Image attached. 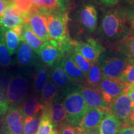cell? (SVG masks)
Wrapping results in <instances>:
<instances>
[{
  "instance_id": "1",
  "label": "cell",
  "mask_w": 134,
  "mask_h": 134,
  "mask_svg": "<svg viewBox=\"0 0 134 134\" xmlns=\"http://www.w3.org/2000/svg\"><path fill=\"white\" fill-rule=\"evenodd\" d=\"M124 9H111L102 18L100 30L105 39L118 42L129 36V25Z\"/></svg>"
},
{
  "instance_id": "2",
  "label": "cell",
  "mask_w": 134,
  "mask_h": 134,
  "mask_svg": "<svg viewBox=\"0 0 134 134\" xmlns=\"http://www.w3.org/2000/svg\"><path fill=\"white\" fill-rule=\"evenodd\" d=\"M63 104L66 113L67 124L78 127L89 109L81 95L80 86L65 94Z\"/></svg>"
},
{
  "instance_id": "3",
  "label": "cell",
  "mask_w": 134,
  "mask_h": 134,
  "mask_svg": "<svg viewBox=\"0 0 134 134\" xmlns=\"http://www.w3.org/2000/svg\"><path fill=\"white\" fill-rule=\"evenodd\" d=\"M74 48V41L71 38L62 41L49 39L41 45L39 57L47 67H52Z\"/></svg>"
},
{
  "instance_id": "4",
  "label": "cell",
  "mask_w": 134,
  "mask_h": 134,
  "mask_svg": "<svg viewBox=\"0 0 134 134\" xmlns=\"http://www.w3.org/2000/svg\"><path fill=\"white\" fill-rule=\"evenodd\" d=\"M30 81L27 71L11 75L8 86L9 107L20 106L28 96Z\"/></svg>"
},
{
  "instance_id": "5",
  "label": "cell",
  "mask_w": 134,
  "mask_h": 134,
  "mask_svg": "<svg viewBox=\"0 0 134 134\" xmlns=\"http://www.w3.org/2000/svg\"><path fill=\"white\" fill-rule=\"evenodd\" d=\"M44 13L50 38L57 41L71 38L68 29V13L60 10L44 11Z\"/></svg>"
},
{
  "instance_id": "6",
  "label": "cell",
  "mask_w": 134,
  "mask_h": 134,
  "mask_svg": "<svg viewBox=\"0 0 134 134\" xmlns=\"http://www.w3.org/2000/svg\"><path fill=\"white\" fill-rule=\"evenodd\" d=\"M24 118L20 106L9 107L1 127L3 134H23Z\"/></svg>"
},
{
  "instance_id": "7",
  "label": "cell",
  "mask_w": 134,
  "mask_h": 134,
  "mask_svg": "<svg viewBox=\"0 0 134 134\" xmlns=\"http://www.w3.org/2000/svg\"><path fill=\"white\" fill-rule=\"evenodd\" d=\"M26 24L42 42H46L50 38L47 24L44 11L35 4V8L30 13Z\"/></svg>"
},
{
  "instance_id": "8",
  "label": "cell",
  "mask_w": 134,
  "mask_h": 134,
  "mask_svg": "<svg viewBox=\"0 0 134 134\" xmlns=\"http://www.w3.org/2000/svg\"><path fill=\"white\" fill-rule=\"evenodd\" d=\"M129 86L118 79L103 78L98 89L103 94L105 101L110 105L114 100L127 93Z\"/></svg>"
},
{
  "instance_id": "9",
  "label": "cell",
  "mask_w": 134,
  "mask_h": 134,
  "mask_svg": "<svg viewBox=\"0 0 134 134\" xmlns=\"http://www.w3.org/2000/svg\"><path fill=\"white\" fill-rule=\"evenodd\" d=\"M128 62L129 58L122 55L105 59L100 63L103 78L118 79Z\"/></svg>"
},
{
  "instance_id": "10",
  "label": "cell",
  "mask_w": 134,
  "mask_h": 134,
  "mask_svg": "<svg viewBox=\"0 0 134 134\" xmlns=\"http://www.w3.org/2000/svg\"><path fill=\"white\" fill-rule=\"evenodd\" d=\"M74 48L92 63L98 62L104 50L102 45L93 38H88L86 42L74 41Z\"/></svg>"
},
{
  "instance_id": "11",
  "label": "cell",
  "mask_w": 134,
  "mask_h": 134,
  "mask_svg": "<svg viewBox=\"0 0 134 134\" xmlns=\"http://www.w3.org/2000/svg\"><path fill=\"white\" fill-rule=\"evenodd\" d=\"M133 108L134 103L125 93L114 100L108 110L124 124L128 120Z\"/></svg>"
},
{
  "instance_id": "12",
  "label": "cell",
  "mask_w": 134,
  "mask_h": 134,
  "mask_svg": "<svg viewBox=\"0 0 134 134\" xmlns=\"http://www.w3.org/2000/svg\"><path fill=\"white\" fill-rule=\"evenodd\" d=\"M80 90L89 109H108L109 104L105 101L103 94L99 89L80 85Z\"/></svg>"
},
{
  "instance_id": "13",
  "label": "cell",
  "mask_w": 134,
  "mask_h": 134,
  "mask_svg": "<svg viewBox=\"0 0 134 134\" xmlns=\"http://www.w3.org/2000/svg\"><path fill=\"white\" fill-rule=\"evenodd\" d=\"M50 74V77L59 90H61L65 94L76 88V83L70 79L68 75L65 73L62 65L61 60L52 66Z\"/></svg>"
},
{
  "instance_id": "14",
  "label": "cell",
  "mask_w": 134,
  "mask_h": 134,
  "mask_svg": "<svg viewBox=\"0 0 134 134\" xmlns=\"http://www.w3.org/2000/svg\"><path fill=\"white\" fill-rule=\"evenodd\" d=\"M108 110L100 109H89L78 127L82 132L88 134L98 128Z\"/></svg>"
},
{
  "instance_id": "15",
  "label": "cell",
  "mask_w": 134,
  "mask_h": 134,
  "mask_svg": "<svg viewBox=\"0 0 134 134\" xmlns=\"http://www.w3.org/2000/svg\"><path fill=\"white\" fill-rule=\"evenodd\" d=\"M17 63L20 68L25 71L34 67L40 60L39 55L37 54L24 41H22L17 51Z\"/></svg>"
},
{
  "instance_id": "16",
  "label": "cell",
  "mask_w": 134,
  "mask_h": 134,
  "mask_svg": "<svg viewBox=\"0 0 134 134\" xmlns=\"http://www.w3.org/2000/svg\"><path fill=\"white\" fill-rule=\"evenodd\" d=\"M24 15L11 1L0 18V27L3 29H11L19 25L24 24Z\"/></svg>"
},
{
  "instance_id": "17",
  "label": "cell",
  "mask_w": 134,
  "mask_h": 134,
  "mask_svg": "<svg viewBox=\"0 0 134 134\" xmlns=\"http://www.w3.org/2000/svg\"><path fill=\"white\" fill-rule=\"evenodd\" d=\"M50 119L52 122L53 128L57 129L67 123L66 113L63 104V100L58 96L49 105L45 107Z\"/></svg>"
},
{
  "instance_id": "18",
  "label": "cell",
  "mask_w": 134,
  "mask_h": 134,
  "mask_svg": "<svg viewBox=\"0 0 134 134\" xmlns=\"http://www.w3.org/2000/svg\"><path fill=\"white\" fill-rule=\"evenodd\" d=\"M33 68V89L34 95L39 96L50 77L49 70L41 60L38 62Z\"/></svg>"
},
{
  "instance_id": "19",
  "label": "cell",
  "mask_w": 134,
  "mask_h": 134,
  "mask_svg": "<svg viewBox=\"0 0 134 134\" xmlns=\"http://www.w3.org/2000/svg\"><path fill=\"white\" fill-rule=\"evenodd\" d=\"M61 63L65 73L70 80L76 84L86 83L85 75L73 61L70 52L63 57L61 60Z\"/></svg>"
},
{
  "instance_id": "20",
  "label": "cell",
  "mask_w": 134,
  "mask_h": 134,
  "mask_svg": "<svg viewBox=\"0 0 134 134\" xmlns=\"http://www.w3.org/2000/svg\"><path fill=\"white\" fill-rule=\"evenodd\" d=\"M80 19L81 24L90 32L96 29L98 23V13L93 5H83L80 12Z\"/></svg>"
},
{
  "instance_id": "21",
  "label": "cell",
  "mask_w": 134,
  "mask_h": 134,
  "mask_svg": "<svg viewBox=\"0 0 134 134\" xmlns=\"http://www.w3.org/2000/svg\"><path fill=\"white\" fill-rule=\"evenodd\" d=\"M20 108L24 119L42 113L44 109V106L40 98L34 94L27 97L20 105Z\"/></svg>"
},
{
  "instance_id": "22",
  "label": "cell",
  "mask_w": 134,
  "mask_h": 134,
  "mask_svg": "<svg viewBox=\"0 0 134 134\" xmlns=\"http://www.w3.org/2000/svg\"><path fill=\"white\" fill-rule=\"evenodd\" d=\"M122 123L109 111L107 112L99 126L100 134H119Z\"/></svg>"
},
{
  "instance_id": "23",
  "label": "cell",
  "mask_w": 134,
  "mask_h": 134,
  "mask_svg": "<svg viewBox=\"0 0 134 134\" xmlns=\"http://www.w3.org/2000/svg\"><path fill=\"white\" fill-rule=\"evenodd\" d=\"M10 78L8 72L0 71V117L6 114L9 108L8 93Z\"/></svg>"
},
{
  "instance_id": "24",
  "label": "cell",
  "mask_w": 134,
  "mask_h": 134,
  "mask_svg": "<svg viewBox=\"0 0 134 134\" xmlns=\"http://www.w3.org/2000/svg\"><path fill=\"white\" fill-rule=\"evenodd\" d=\"M59 89L49 77L40 95V100L43 106L49 105L58 96Z\"/></svg>"
},
{
  "instance_id": "25",
  "label": "cell",
  "mask_w": 134,
  "mask_h": 134,
  "mask_svg": "<svg viewBox=\"0 0 134 134\" xmlns=\"http://www.w3.org/2000/svg\"><path fill=\"white\" fill-rule=\"evenodd\" d=\"M85 76L87 85L93 88H98L100 82L103 78L101 65L99 60L98 62L92 64Z\"/></svg>"
},
{
  "instance_id": "26",
  "label": "cell",
  "mask_w": 134,
  "mask_h": 134,
  "mask_svg": "<svg viewBox=\"0 0 134 134\" xmlns=\"http://www.w3.org/2000/svg\"><path fill=\"white\" fill-rule=\"evenodd\" d=\"M23 41H24L30 46L32 49L39 55V50L42 42L30 29L26 24H23Z\"/></svg>"
},
{
  "instance_id": "27",
  "label": "cell",
  "mask_w": 134,
  "mask_h": 134,
  "mask_svg": "<svg viewBox=\"0 0 134 134\" xmlns=\"http://www.w3.org/2000/svg\"><path fill=\"white\" fill-rule=\"evenodd\" d=\"M3 36L10 55H13L17 52L22 41L11 29H4Z\"/></svg>"
},
{
  "instance_id": "28",
  "label": "cell",
  "mask_w": 134,
  "mask_h": 134,
  "mask_svg": "<svg viewBox=\"0 0 134 134\" xmlns=\"http://www.w3.org/2000/svg\"><path fill=\"white\" fill-rule=\"evenodd\" d=\"M117 49L120 54L129 59L134 60V36H129L118 42Z\"/></svg>"
},
{
  "instance_id": "29",
  "label": "cell",
  "mask_w": 134,
  "mask_h": 134,
  "mask_svg": "<svg viewBox=\"0 0 134 134\" xmlns=\"http://www.w3.org/2000/svg\"><path fill=\"white\" fill-rule=\"evenodd\" d=\"M41 115L42 113H40L34 116L24 119L23 134H36L41 122Z\"/></svg>"
},
{
  "instance_id": "30",
  "label": "cell",
  "mask_w": 134,
  "mask_h": 134,
  "mask_svg": "<svg viewBox=\"0 0 134 134\" xmlns=\"http://www.w3.org/2000/svg\"><path fill=\"white\" fill-rule=\"evenodd\" d=\"M3 30L4 29L0 27V66L5 68L11 64V58L5 43Z\"/></svg>"
},
{
  "instance_id": "31",
  "label": "cell",
  "mask_w": 134,
  "mask_h": 134,
  "mask_svg": "<svg viewBox=\"0 0 134 134\" xmlns=\"http://www.w3.org/2000/svg\"><path fill=\"white\" fill-rule=\"evenodd\" d=\"M53 129V125L46 110L42 113L41 122L36 134H50Z\"/></svg>"
},
{
  "instance_id": "32",
  "label": "cell",
  "mask_w": 134,
  "mask_h": 134,
  "mask_svg": "<svg viewBox=\"0 0 134 134\" xmlns=\"http://www.w3.org/2000/svg\"><path fill=\"white\" fill-rule=\"evenodd\" d=\"M70 54L71 55L73 61L78 66V68L83 71L84 74L86 75L93 63L87 60L86 58H84L74 48L70 52Z\"/></svg>"
},
{
  "instance_id": "33",
  "label": "cell",
  "mask_w": 134,
  "mask_h": 134,
  "mask_svg": "<svg viewBox=\"0 0 134 134\" xmlns=\"http://www.w3.org/2000/svg\"><path fill=\"white\" fill-rule=\"evenodd\" d=\"M12 2L24 15V24H26L30 13L34 9L35 4L32 0H13Z\"/></svg>"
},
{
  "instance_id": "34",
  "label": "cell",
  "mask_w": 134,
  "mask_h": 134,
  "mask_svg": "<svg viewBox=\"0 0 134 134\" xmlns=\"http://www.w3.org/2000/svg\"><path fill=\"white\" fill-rule=\"evenodd\" d=\"M118 80L129 85L134 83V60L129 59L126 67Z\"/></svg>"
},
{
  "instance_id": "35",
  "label": "cell",
  "mask_w": 134,
  "mask_h": 134,
  "mask_svg": "<svg viewBox=\"0 0 134 134\" xmlns=\"http://www.w3.org/2000/svg\"><path fill=\"white\" fill-rule=\"evenodd\" d=\"M58 134H76V127L66 124L60 127Z\"/></svg>"
},
{
  "instance_id": "36",
  "label": "cell",
  "mask_w": 134,
  "mask_h": 134,
  "mask_svg": "<svg viewBox=\"0 0 134 134\" xmlns=\"http://www.w3.org/2000/svg\"><path fill=\"white\" fill-rule=\"evenodd\" d=\"M124 10L125 14L127 17V19L132 18L134 16V0H132L130 3V6H129L127 9H124Z\"/></svg>"
},
{
  "instance_id": "37",
  "label": "cell",
  "mask_w": 134,
  "mask_h": 134,
  "mask_svg": "<svg viewBox=\"0 0 134 134\" xmlns=\"http://www.w3.org/2000/svg\"><path fill=\"white\" fill-rule=\"evenodd\" d=\"M119 134H134V128L127 125H122Z\"/></svg>"
},
{
  "instance_id": "38",
  "label": "cell",
  "mask_w": 134,
  "mask_h": 134,
  "mask_svg": "<svg viewBox=\"0 0 134 134\" xmlns=\"http://www.w3.org/2000/svg\"><path fill=\"white\" fill-rule=\"evenodd\" d=\"M11 2V1H8L6 0H0V18L4 14L5 9Z\"/></svg>"
},
{
  "instance_id": "39",
  "label": "cell",
  "mask_w": 134,
  "mask_h": 134,
  "mask_svg": "<svg viewBox=\"0 0 134 134\" xmlns=\"http://www.w3.org/2000/svg\"><path fill=\"white\" fill-rule=\"evenodd\" d=\"M127 94L129 97L130 100L134 103V85L133 84L129 86L127 90Z\"/></svg>"
},
{
  "instance_id": "40",
  "label": "cell",
  "mask_w": 134,
  "mask_h": 134,
  "mask_svg": "<svg viewBox=\"0 0 134 134\" xmlns=\"http://www.w3.org/2000/svg\"><path fill=\"white\" fill-rule=\"evenodd\" d=\"M123 125H127L132 127H134V108L132 109L131 113H130V115L129 117L128 120Z\"/></svg>"
},
{
  "instance_id": "41",
  "label": "cell",
  "mask_w": 134,
  "mask_h": 134,
  "mask_svg": "<svg viewBox=\"0 0 134 134\" xmlns=\"http://www.w3.org/2000/svg\"><path fill=\"white\" fill-rule=\"evenodd\" d=\"M129 25V36H134V16L128 19Z\"/></svg>"
},
{
  "instance_id": "42",
  "label": "cell",
  "mask_w": 134,
  "mask_h": 134,
  "mask_svg": "<svg viewBox=\"0 0 134 134\" xmlns=\"http://www.w3.org/2000/svg\"><path fill=\"white\" fill-rule=\"evenodd\" d=\"M100 3H103L104 4L108 5V6H114L117 4L119 0H98Z\"/></svg>"
},
{
  "instance_id": "43",
  "label": "cell",
  "mask_w": 134,
  "mask_h": 134,
  "mask_svg": "<svg viewBox=\"0 0 134 134\" xmlns=\"http://www.w3.org/2000/svg\"><path fill=\"white\" fill-rule=\"evenodd\" d=\"M88 134H100L99 130V128H97L96 129L93 130V131L89 132Z\"/></svg>"
},
{
  "instance_id": "44",
  "label": "cell",
  "mask_w": 134,
  "mask_h": 134,
  "mask_svg": "<svg viewBox=\"0 0 134 134\" xmlns=\"http://www.w3.org/2000/svg\"><path fill=\"white\" fill-rule=\"evenodd\" d=\"M76 134H85V133L81 131V130L80 129L79 127H76Z\"/></svg>"
},
{
  "instance_id": "45",
  "label": "cell",
  "mask_w": 134,
  "mask_h": 134,
  "mask_svg": "<svg viewBox=\"0 0 134 134\" xmlns=\"http://www.w3.org/2000/svg\"><path fill=\"white\" fill-rule=\"evenodd\" d=\"M50 134H58V132H57L55 130H53L51 132V133H50Z\"/></svg>"
},
{
  "instance_id": "46",
  "label": "cell",
  "mask_w": 134,
  "mask_h": 134,
  "mask_svg": "<svg viewBox=\"0 0 134 134\" xmlns=\"http://www.w3.org/2000/svg\"><path fill=\"white\" fill-rule=\"evenodd\" d=\"M6 1H13V0H6Z\"/></svg>"
},
{
  "instance_id": "47",
  "label": "cell",
  "mask_w": 134,
  "mask_h": 134,
  "mask_svg": "<svg viewBox=\"0 0 134 134\" xmlns=\"http://www.w3.org/2000/svg\"><path fill=\"white\" fill-rule=\"evenodd\" d=\"M133 85H134V83H133Z\"/></svg>"
},
{
  "instance_id": "48",
  "label": "cell",
  "mask_w": 134,
  "mask_h": 134,
  "mask_svg": "<svg viewBox=\"0 0 134 134\" xmlns=\"http://www.w3.org/2000/svg\"><path fill=\"white\" fill-rule=\"evenodd\" d=\"M133 127V128H134V127Z\"/></svg>"
}]
</instances>
